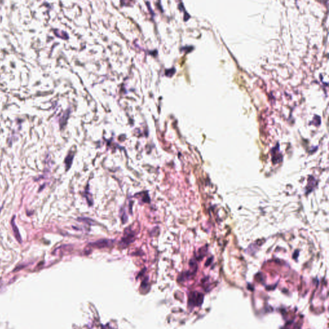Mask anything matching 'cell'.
I'll use <instances>...</instances> for the list:
<instances>
[{
    "label": "cell",
    "instance_id": "cell-1",
    "mask_svg": "<svg viewBox=\"0 0 329 329\" xmlns=\"http://www.w3.org/2000/svg\"><path fill=\"white\" fill-rule=\"evenodd\" d=\"M134 235L133 231L129 228L126 229L124 237H122L119 245L121 247H127L129 244L132 243L134 240Z\"/></svg>",
    "mask_w": 329,
    "mask_h": 329
},
{
    "label": "cell",
    "instance_id": "cell-2",
    "mask_svg": "<svg viewBox=\"0 0 329 329\" xmlns=\"http://www.w3.org/2000/svg\"><path fill=\"white\" fill-rule=\"evenodd\" d=\"M114 240L109 239H102L99 240L97 241L91 242L89 244V246L91 247H97V248H103L110 247L113 245Z\"/></svg>",
    "mask_w": 329,
    "mask_h": 329
},
{
    "label": "cell",
    "instance_id": "cell-3",
    "mask_svg": "<svg viewBox=\"0 0 329 329\" xmlns=\"http://www.w3.org/2000/svg\"><path fill=\"white\" fill-rule=\"evenodd\" d=\"M14 221H15V216L13 217V218H12V221H11V226H12V230H13V232H14L15 238L17 240H18V242L19 243H22L21 236V234L19 233L18 227V226H16V222H15Z\"/></svg>",
    "mask_w": 329,
    "mask_h": 329
},
{
    "label": "cell",
    "instance_id": "cell-4",
    "mask_svg": "<svg viewBox=\"0 0 329 329\" xmlns=\"http://www.w3.org/2000/svg\"><path fill=\"white\" fill-rule=\"evenodd\" d=\"M73 158V154H71V153H69V154L66 156V158L65 159V161H64V163H65V164H66V170H67L69 169V168L71 167V164H72Z\"/></svg>",
    "mask_w": 329,
    "mask_h": 329
}]
</instances>
